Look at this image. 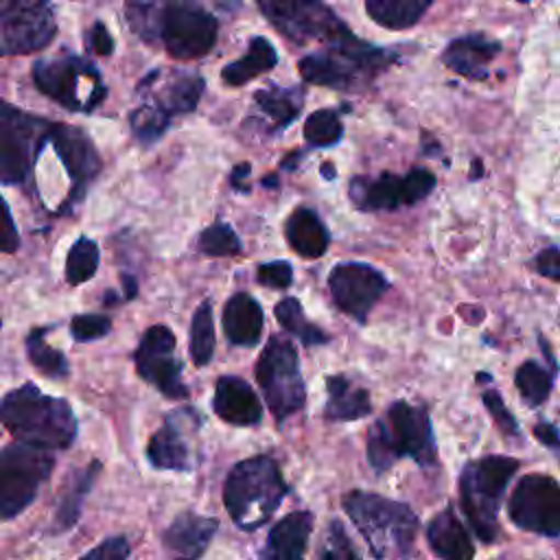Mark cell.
Here are the masks:
<instances>
[{"label":"cell","mask_w":560,"mask_h":560,"mask_svg":"<svg viewBox=\"0 0 560 560\" xmlns=\"http://www.w3.org/2000/svg\"><path fill=\"white\" fill-rule=\"evenodd\" d=\"M0 422L22 442L66 451L77 440V418L66 398L44 394L35 383H24L0 398Z\"/></svg>","instance_id":"obj_1"},{"label":"cell","mask_w":560,"mask_h":560,"mask_svg":"<svg viewBox=\"0 0 560 560\" xmlns=\"http://www.w3.org/2000/svg\"><path fill=\"white\" fill-rule=\"evenodd\" d=\"M400 457H411L420 466L435 464V438L427 407L396 400L383 420L368 431V462L376 472H385Z\"/></svg>","instance_id":"obj_2"},{"label":"cell","mask_w":560,"mask_h":560,"mask_svg":"<svg viewBox=\"0 0 560 560\" xmlns=\"http://www.w3.org/2000/svg\"><path fill=\"white\" fill-rule=\"evenodd\" d=\"M289 492L278 462L271 455H254L238 462L225 477L223 503L243 532H254L265 525L280 508Z\"/></svg>","instance_id":"obj_3"},{"label":"cell","mask_w":560,"mask_h":560,"mask_svg":"<svg viewBox=\"0 0 560 560\" xmlns=\"http://www.w3.org/2000/svg\"><path fill=\"white\" fill-rule=\"evenodd\" d=\"M343 510L363 534L374 558H402L411 553L418 516L400 501L352 490L343 497Z\"/></svg>","instance_id":"obj_4"},{"label":"cell","mask_w":560,"mask_h":560,"mask_svg":"<svg viewBox=\"0 0 560 560\" xmlns=\"http://www.w3.org/2000/svg\"><path fill=\"white\" fill-rule=\"evenodd\" d=\"M392 59V52L348 35L335 44H326L324 50L302 57L298 70L306 83L332 90H359L389 66Z\"/></svg>","instance_id":"obj_5"},{"label":"cell","mask_w":560,"mask_h":560,"mask_svg":"<svg viewBox=\"0 0 560 560\" xmlns=\"http://www.w3.org/2000/svg\"><path fill=\"white\" fill-rule=\"evenodd\" d=\"M57 120L0 98V184L28 186L39 153L50 144Z\"/></svg>","instance_id":"obj_6"},{"label":"cell","mask_w":560,"mask_h":560,"mask_svg":"<svg viewBox=\"0 0 560 560\" xmlns=\"http://www.w3.org/2000/svg\"><path fill=\"white\" fill-rule=\"evenodd\" d=\"M35 88L59 103L63 109L90 114L107 96V88L96 66L74 52L37 59L31 68Z\"/></svg>","instance_id":"obj_7"},{"label":"cell","mask_w":560,"mask_h":560,"mask_svg":"<svg viewBox=\"0 0 560 560\" xmlns=\"http://www.w3.org/2000/svg\"><path fill=\"white\" fill-rule=\"evenodd\" d=\"M203 88L206 81L197 72H173L160 90H153V85L142 77L138 92L147 94V101L129 114L133 138L147 147L158 142L175 116L195 112Z\"/></svg>","instance_id":"obj_8"},{"label":"cell","mask_w":560,"mask_h":560,"mask_svg":"<svg viewBox=\"0 0 560 560\" xmlns=\"http://www.w3.org/2000/svg\"><path fill=\"white\" fill-rule=\"evenodd\" d=\"M518 462L514 457L488 455L468 462L459 475V499L475 534L492 545L497 538V512Z\"/></svg>","instance_id":"obj_9"},{"label":"cell","mask_w":560,"mask_h":560,"mask_svg":"<svg viewBox=\"0 0 560 560\" xmlns=\"http://www.w3.org/2000/svg\"><path fill=\"white\" fill-rule=\"evenodd\" d=\"M55 468V455L48 448L11 442L0 448V521L20 516L37 497Z\"/></svg>","instance_id":"obj_10"},{"label":"cell","mask_w":560,"mask_h":560,"mask_svg":"<svg viewBox=\"0 0 560 560\" xmlns=\"http://www.w3.org/2000/svg\"><path fill=\"white\" fill-rule=\"evenodd\" d=\"M217 35L219 22L201 2L164 0L158 13L153 42H160L173 59L190 61L208 55Z\"/></svg>","instance_id":"obj_11"},{"label":"cell","mask_w":560,"mask_h":560,"mask_svg":"<svg viewBox=\"0 0 560 560\" xmlns=\"http://www.w3.org/2000/svg\"><path fill=\"white\" fill-rule=\"evenodd\" d=\"M256 381L278 424H282L291 413L300 411L306 402L300 359L287 337H269L256 361Z\"/></svg>","instance_id":"obj_12"},{"label":"cell","mask_w":560,"mask_h":560,"mask_svg":"<svg viewBox=\"0 0 560 560\" xmlns=\"http://www.w3.org/2000/svg\"><path fill=\"white\" fill-rule=\"evenodd\" d=\"M273 28L298 46L308 42L335 44L348 35V26L322 0H258Z\"/></svg>","instance_id":"obj_13"},{"label":"cell","mask_w":560,"mask_h":560,"mask_svg":"<svg viewBox=\"0 0 560 560\" xmlns=\"http://www.w3.org/2000/svg\"><path fill=\"white\" fill-rule=\"evenodd\" d=\"M57 35L50 0H0V55H28Z\"/></svg>","instance_id":"obj_14"},{"label":"cell","mask_w":560,"mask_h":560,"mask_svg":"<svg viewBox=\"0 0 560 560\" xmlns=\"http://www.w3.org/2000/svg\"><path fill=\"white\" fill-rule=\"evenodd\" d=\"M177 339L164 324H153L140 337L133 361L142 381L151 383L162 396L171 400H186L188 387L182 378V361L175 354Z\"/></svg>","instance_id":"obj_15"},{"label":"cell","mask_w":560,"mask_h":560,"mask_svg":"<svg viewBox=\"0 0 560 560\" xmlns=\"http://www.w3.org/2000/svg\"><path fill=\"white\" fill-rule=\"evenodd\" d=\"M435 188V175L427 168H411L407 175L381 173L378 177L357 175L350 182V199L363 210H396L413 206Z\"/></svg>","instance_id":"obj_16"},{"label":"cell","mask_w":560,"mask_h":560,"mask_svg":"<svg viewBox=\"0 0 560 560\" xmlns=\"http://www.w3.org/2000/svg\"><path fill=\"white\" fill-rule=\"evenodd\" d=\"M514 525L540 536H560V483L547 475H525L508 501Z\"/></svg>","instance_id":"obj_17"},{"label":"cell","mask_w":560,"mask_h":560,"mask_svg":"<svg viewBox=\"0 0 560 560\" xmlns=\"http://www.w3.org/2000/svg\"><path fill=\"white\" fill-rule=\"evenodd\" d=\"M50 144L70 177L68 199L59 206V214H63L85 197L88 188L101 173V155L92 138L81 127H72L59 120L55 125Z\"/></svg>","instance_id":"obj_18"},{"label":"cell","mask_w":560,"mask_h":560,"mask_svg":"<svg viewBox=\"0 0 560 560\" xmlns=\"http://www.w3.org/2000/svg\"><path fill=\"white\" fill-rule=\"evenodd\" d=\"M335 304L350 317L363 322L381 295L389 289L387 278L365 262H341L328 276Z\"/></svg>","instance_id":"obj_19"},{"label":"cell","mask_w":560,"mask_h":560,"mask_svg":"<svg viewBox=\"0 0 560 560\" xmlns=\"http://www.w3.org/2000/svg\"><path fill=\"white\" fill-rule=\"evenodd\" d=\"M199 418L192 409H179L166 416L162 427L147 444V459L158 470L188 472L192 468L190 446L186 440V424Z\"/></svg>","instance_id":"obj_20"},{"label":"cell","mask_w":560,"mask_h":560,"mask_svg":"<svg viewBox=\"0 0 560 560\" xmlns=\"http://www.w3.org/2000/svg\"><path fill=\"white\" fill-rule=\"evenodd\" d=\"M212 409L223 422L236 427H252L262 418V405L252 385L241 376L230 374L217 381Z\"/></svg>","instance_id":"obj_21"},{"label":"cell","mask_w":560,"mask_h":560,"mask_svg":"<svg viewBox=\"0 0 560 560\" xmlns=\"http://www.w3.org/2000/svg\"><path fill=\"white\" fill-rule=\"evenodd\" d=\"M501 44L481 35V33H470L453 39L442 55V61L446 68L453 72L472 79V81H483L488 77V66L490 61L499 55Z\"/></svg>","instance_id":"obj_22"},{"label":"cell","mask_w":560,"mask_h":560,"mask_svg":"<svg viewBox=\"0 0 560 560\" xmlns=\"http://www.w3.org/2000/svg\"><path fill=\"white\" fill-rule=\"evenodd\" d=\"M219 529V521L201 516L192 510L177 514L171 525L162 532V542L171 551L184 558H199L206 553L210 540Z\"/></svg>","instance_id":"obj_23"},{"label":"cell","mask_w":560,"mask_h":560,"mask_svg":"<svg viewBox=\"0 0 560 560\" xmlns=\"http://www.w3.org/2000/svg\"><path fill=\"white\" fill-rule=\"evenodd\" d=\"M221 324L230 343L252 348L262 335V308L249 293H234L223 306Z\"/></svg>","instance_id":"obj_24"},{"label":"cell","mask_w":560,"mask_h":560,"mask_svg":"<svg viewBox=\"0 0 560 560\" xmlns=\"http://www.w3.org/2000/svg\"><path fill=\"white\" fill-rule=\"evenodd\" d=\"M311 532L313 514L306 510L291 512L271 527L262 556L276 560H298L306 553Z\"/></svg>","instance_id":"obj_25"},{"label":"cell","mask_w":560,"mask_h":560,"mask_svg":"<svg viewBox=\"0 0 560 560\" xmlns=\"http://www.w3.org/2000/svg\"><path fill=\"white\" fill-rule=\"evenodd\" d=\"M427 540L431 551L438 558L446 560H470L475 556V547L464 523L457 518L453 508L435 514L427 525Z\"/></svg>","instance_id":"obj_26"},{"label":"cell","mask_w":560,"mask_h":560,"mask_svg":"<svg viewBox=\"0 0 560 560\" xmlns=\"http://www.w3.org/2000/svg\"><path fill=\"white\" fill-rule=\"evenodd\" d=\"M98 472H101V462L92 459L90 464H85L83 468L70 475L52 516V527H50L52 534H63L77 525L83 510V501L90 494Z\"/></svg>","instance_id":"obj_27"},{"label":"cell","mask_w":560,"mask_h":560,"mask_svg":"<svg viewBox=\"0 0 560 560\" xmlns=\"http://www.w3.org/2000/svg\"><path fill=\"white\" fill-rule=\"evenodd\" d=\"M284 236L302 258H319L328 249L330 234L324 221L311 208H295L284 225Z\"/></svg>","instance_id":"obj_28"},{"label":"cell","mask_w":560,"mask_h":560,"mask_svg":"<svg viewBox=\"0 0 560 560\" xmlns=\"http://www.w3.org/2000/svg\"><path fill=\"white\" fill-rule=\"evenodd\" d=\"M326 392H328V400L324 407L326 420L348 422V420L365 418L372 411L370 394L361 385H354L350 378L341 374L328 376Z\"/></svg>","instance_id":"obj_29"},{"label":"cell","mask_w":560,"mask_h":560,"mask_svg":"<svg viewBox=\"0 0 560 560\" xmlns=\"http://www.w3.org/2000/svg\"><path fill=\"white\" fill-rule=\"evenodd\" d=\"M276 63H278V55H276V48L269 44V39L252 37L247 52L241 59L223 66L221 79H223V83L236 88V85L252 81L254 77H258L262 72H269Z\"/></svg>","instance_id":"obj_30"},{"label":"cell","mask_w":560,"mask_h":560,"mask_svg":"<svg viewBox=\"0 0 560 560\" xmlns=\"http://www.w3.org/2000/svg\"><path fill=\"white\" fill-rule=\"evenodd\" d=\"M435 0H365L368 15L392 31H405L420 22Z\"/></svg>","instance_id":"obj_31"},{"label":"cell","mask_w":560,"mask_h":560,"mask_svg":"<svg viewBox=\"0 0 560 560\" xmlns=\"http://www.w3.org/2000/svg\"><path fill=\"white\" fill-rule=\"evenodd\" d=\"M254 101L258 109L273 120L276 129L287 127L293 122L302 109L304 92L302 88H280V85H267L254 94Z\"/></svg>","instance_id":"obj_32"},{"label":"cell","mask_w":560,"mask_h":560,"mask_svg":"<svg viewBox=\"0 0 560 560\" xmlns=\"http://www.w3.org/2000/svg\"><path fill=\"white\" fill-rule=\"evenodd\" d=\"M46 330L48 328H33L26 335V341H24L26 357L37 368L39 374H44L46 378H52V381H61L70 374V363L61 350L52 348L46 341Z\"/></svg>","instance_id":"obj_33"},{"label":"cell","mask_w":560,"mask_h":560,"mask_svg":"<svg viewBox=\"0 0 560 560\" xmlns=\"http://www.w3.org/2000/svg\"><path fill=\"white\" fill-rule=\"evenodd\" d=\"M214 317H212V302L203 300L190 322V339H188V350L190 359L197 368H203L210 363L214 354Z\"/></svg>","instance_id":"obj_34"},{"label":"cell","mask_w":560,"mask_h":560,"mask_svg":"<svg viewBox=\"0 0 560 560\" xmlns=\"http://www.w3.org/2000/svg\"><path fill=\"white\" fill-rule=\"evenodd\" d=\"M276 319L278 324L293 337H298L304 346H319L326 343L330 337L326 335V330L317 328L315 324H311L304 317L302 304L295 298H282L276 304Z\"/></svg>","instance_id":"obj_35"},{"label":"cell","mask_w":560,"mask_h":560,"mask_svg":"<svg viewBox=\"0 0 560 560\" xmlns=\"http://www.w3.org/2000/svg\"><path fill=\"white\" fill-rule=\"evenodd\" d=\"M98 260H101V252L96 241L88 238V236H79L66 256V282L72 287H79L88 280L94 278L96 269H98Z\"/></svg>","instance_id":"obj_36"},{"label":"cell","mask_w":560,"mask_h":560,"mask_svg":"<svg viewBox=\"0 0 560 560\" xmlns=\"http://www.w3.org/2000/svg\"><path fill=\"white\" fill-rule=\"evenodd\" d=\"M514 383L518 387V394L525 398L529 407H536L549 398L551 385H553V374L538 365L536 361H525L516 374Z\"/></svg>","instance_id":"obj_37"},{"label":"cell","mask_w":560,"mask_h":560,"mask_svg":"<svg viewBox=\"0 0 560 560\" xmlns=\"http://www.w3.org/2000/svg\"><path fill=\"white\" fill-rule=\"evenodd\" d=\"M197 247L201 254L212 256V258H225V256H236L243 252L241 238L236 232L230 228L225 221H214L210 223L197 238Z\"/></svg>","instance_id":"obj_38"},{"label":"cell","mask_w":560,"mask_h":560,"mask_svg":"<svg viewBox=\"0 0 560 560\" xmlns=\"http://www.w3.org/2000/svg\"><path fill=\"white\" fill-rule=\"evenodd\" d=\"M343 125L332 109H317L304 122V138L308 147H332L341 140Z\"/></svg>","instance_id":"obj_39"},{"label":"cell","mask_w":560,"mask_h":560,"mask_svg":"<svg viewBox=\"0 0 560 560\" xmlns=\"http://www.w3.org/2000/svg\"><path fill=\"white\" fill-rule=\"evenodd\" d=\"M162 4L164 0H127L125 15L129 22V28L147 44H153L155 22Z\"/></svg>","instance_id":"obj_40"},{"label":"cell","mask_w":560,"mask_h":560,"mask_svg":"<svg viewBox=\"0 0 560 560\" xmlns=\"http://www.w3.org/2000/svg\"><path fill=\"white\" fill-rule=\"evenodd\" d=\"M112 330V317L103 313H77L70 319V335L77 343H88L105 337Z\"/></svg>","instance_id":"obj_41"},{"label":"cell","mask_w":560,"mask_h":560,"mask_svg":"<svg viewBox=\"0 0 560 560\" xmlns=\"http://www.w3.org/2000/svg\"><path fill=\"white\" fill-rule=\"evenodd\" d=\"M357 549L350 545V538L346 529L341 527L339 521H332L326 532V545L319 551V558L324 560H346V558H357Z\"/></svg>","instance_id":"obj_42"},{"label":"cell","mask_w":560,"mask_h":560,"mask_svg":"<svg viewBox=\"0 0 560 560\" xmlns=\"http://www.w3.org/2000/svg\"><path fill=\"white\" fill-rule=\"evenodd\" d=\"M483 405H486V409L490 411V416L494 418L497 427H499L505 435H510V438H516V435H518V424H516L514 416L508 411V407H505V402H503V396H501L499 392H494V389L483 392Z\"/></svg>","instance_id":"obj_43"},{"label":"cell","mask_w":560,"mask_h":560,"mask_svg":"<svg viewBox=\"0 0 560 560\" xmlns=\"http://www.w3.org/2000/svg\"><path fill=\"white\" fill-rule=\"evenodd\" d=\"M256 278L262 287L271 289H287L293 282V267L287 260H273V262H262L256 269Z\"/></svg>","instance_id":"obj_44"},{"label":"cell","mask_w":560,"mask_h":560,"mask_svg":"<svg viewBox=\"0 0 560 560\" xmlns=\"http://www.w3.org/2000/svg\"><path fill=\"white\" fill-rule=\"evenodd\" d=\"M131 553V545L125 536H112L101 540L96 547L81 553V558H98V560H125Z\"/></svg>","instance_id":"obj_45"},{"label":"cell","mask_w":560,"mask_h":560,"mask_svg":"<svg viewBox=\"0 0 560 560\" xmlns=\"http://www.w3.org/2000/svg\"><path fill=\"white\" fill-rule=\"evenodd\" d=\"M18 247H20V232L13 221L9 203L0 195V252L13 254V252H18Z\"/></svg>","instance_id":"obj_46"},{"label":"cell","mask_w":560,"mask_h":560,"mask_svg":"<svg viewBox=\"0 0 560 560\" xmlns=\"http://www.w3.org/2000/svg\"><path fill=\"white\" fill-rule=\"evenodd\" d=\"M85 48L98 57H109L114 52V37L109 33V28L103 22H94L88 31H85Z\"/></svg>","instance_id":"obj_47"},{"label":"cell","mask_w":560,"mask_h":560,"mask_svg":"<svg viewBox=\"0 0 560 560\" xmlns=\"http://www.w3.org/2000/svg\"><path fill=\"white\" fill-rule=\"evenodd\" d=\"M534 269H536L540 276L560 282V249H558L556 245L545 247V249L534 258Z\"/></svg>","instance_id":"obj_48"},{"label":"cell","mask_w":560,"mask_h":560,"mask_svg":"<svg viewBox=\"0 0 560 560\" xmlns=\"http://www.w3.org/2000/svg\"><path fill=\"white\" fill-rule=\"evenodd\" d=\"M534 435L549 448H560V431L551 422H538L534 427Z\"/></svg>","instance_id":"obj_49"},{"label":"cell","mask_w":560,"mask_h":560,"mask_svg":"<svg viewBox=\"0 0 560 560\" xmlns=\"http://www.w3.org/2000/svg\"><path fill=\"white\" fill-rule=\"evenodd\" d=\"M122 300H133L138 295V282L129 276V273H122Z\"/></svg>","instance_id":"obj_50"},{"label":"cell","mask_w":560,"mask_h":560,"mask_svg":"<svg viewBox=\"0 0 560 560\" xmlns=\"http://www.w3.org/2000/svg\"><path fill=\"white\" fill-rule=\"evenodd\" d=\"M249 173V164H238L234 171H232V186L241 188V179H245Z\"/></svg>","instance_id":"obj_51"},{"label":"cell","mask_w":560,"mask_h":560,"mask_svg":"<svg viewBox=\"0 0 560 560\" xmlns=\"http://www.w3.org/2000/svg\"><path fill=\"white\" fill-rule=\"evenodd\" d=\"M206 2H210V4H214L219 9H223V11H230V9H234L238 4V0H206Z\"/></svg>","instance_id":"obj_52"},{"label":"cell","mask_w":560,"mask_h":560,"mask_svg":"<svg viewBox=\"0 0 560 560\" xmlns=\"http://www.w3.org/2000/svg\"><path fill=\"white\" fill-rule=\"evenodd\" d=\"M479 171H483V166H481V162H479V160H475V162H472L470 177H472V179H477V177H479Z\"/></svg>","instance_id":"obj_53"},{"label":"cell","mask_w":560,"mask_h":560,"mask_svg":"<svg viewBox=\"0 0 560 560\" xmlns=\"http://www.w3.org/2000/svg\"><path fill=\"white\" fill-rule=\"evenodd\" d=\"M322 173H326V177H328V179H332V177H335V168H332L330 164H324V166H322Z\"/></svg>","instance_id":"obj_54"},{"label":"cell","mask_w":560,"mask_h":560,"mask_svg":"<svg viewBox=\"0 0 560 560\" xmlns=\"http://www.w3.org/2000/svg\"><path fill=\"white\" fill-rule=\"evenodd\" d=\"M518 2H529V0H518Z\"/></svg>","instance_id":"obj_55"},{"label":"cell","mask_w":560,"mask_h":560,"mask_svg":"<svg viewBox=\"0 0 560 560\" xmlns=\"http://www.w3.org/2000/svg\"><path fill=\"white\" fill-rule=\"evenodd\" d=\"M0 326H2V322H0Z\"/></svg>","instance_id":"obj_56"}]
</instances>
